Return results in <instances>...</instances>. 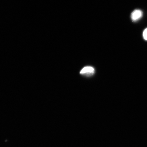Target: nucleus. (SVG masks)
<instances>
[{"label":"nucleus","instance_id":"f257e3e1","mask_svg":"<svg viewBox=\"0 0 147 147\" xmlns=\"http://www.w3.org/2000/svg\"><path fill=\"white\" fill-rule=\"evenodd\" d=\"M143 12L142 11L140 10H135L132 13L131 18L134 22L138 21L142 17Z\"/></svg>","mask_w":147,"mask_h":147},{"label":"nucleus","instance_id":"f03ea898","mask_svg":"<svg viewBox=\"0 0 147 147\" xmlns=\"http://www.w3.org/2000/svg\"><path fill=\"white\" fill-rule=\"evenodd\" d=\"M94 70L93 68L90 67H84L81 71V74H84L88 73L94 72Z\"/></svg>","mask_w":147,"mask_h":147},{"label":"nucleus","instance_id":"7ed1b4c3","mask_svg":"<svg viewBox=\"0 0 147 147\" xmlns=\"http://www.w3.org/2000/svg\"><path fill=\"white\" fill-rule=\"evenodd\" d=\"M143 37L145 40H147V28L145 29L143 32Z\"/></svg>","mask_w":147,"mask_h":147}]
</instances>
